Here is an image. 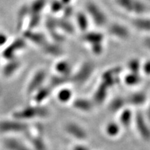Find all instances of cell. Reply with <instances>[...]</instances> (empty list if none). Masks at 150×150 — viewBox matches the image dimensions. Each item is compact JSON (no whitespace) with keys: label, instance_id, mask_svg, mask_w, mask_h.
Instances as JSON below:
<instances>
[{"label":"cell","instance_id":"cell-1","mask_svg":"<svg viewBox=\"0 0 150 150\" xmlns=\"http://www.w3.org/2000/svg\"><path fill=\"white\" fill-rule=\"evenodd\" d=\"M84 11L88 16L91 23L98 29L106 27L109 24V18L106 11L94 1H87L85 4Z\"/></svg>","mask_w":150,"mask_h":150},{"label":"cell","instance_id":"cell-2","mask_svg":"<svg viewBox=\"0 0 150 150\" xmlns=\"http://www.w3.org/2000/svg\"><path fill=\"white\" fill-rule=\"evenodd\" d=\"M49 115V110L46 108L38 106H27L15 110L11 113L13 118L27 122L35 118L45 117Z\"/></svg>","mask_w":150,"mask_h":150},{"label":"cell","instance_id":"cell-3","mask_svg":"<svg viewBox=\"0 0 150 150\" xmlns=\"http://www.w3.org/2000/svg\"><path fill=\"white\" fill-rule=\"evenodd\" d=\"M120 9L133 17L145 16L148 6L143 0H114Z\"/></svg>","mask_w":150,"mask_h":150},{"label":"cell","instance_id":"cell-4","mask_svg":"<svg viewBox=\"0 0 150 150\" xmlns=\"http://www.w3.org/2000/svg\"><path fill=\"white\" fill-rule=\"evenodd\" d=\"M28 43L23 37L19 36L9 41L8 44L2 48L0 56L5 61L17 59L19 53L22 52L27 47Z\"/></svg>","mask_w":150,"mask_h":150},{"label":"cell","instance_id":"cell-5","mask_svg":"<svg viewBox=\"0 0 150 150\" xmlns=\"http://www.w3.org/2000/svg\"><path fill=\"white\" fill-rule=\"evenodd\" d=\"M29 130V125L27 122L11 118L0 120V134H24Z\"/></svg>","mask_w":150,"mask_h":150},{"label":"cell","instance_id":"cell-6","mask_svg":"<svg viewBox=\"0 0 150 150\" xmlns=\"http://www.w3.org/2000/svg\"><path fill=\"white\" fill-rule=\"evenodd\" d=\"M95 66L93 62L84 61L71 75L70 81L76 85H83L91 79L95 72Z\"/></svg>","mask_w":150,"mask_h":150},{"label":"cell","instance_id":"cell-7","mask_svg":"<svg viewBox=\"0 0 150 150\" xmlns=\"http://www.w3.org/2000/svg\"><path fill=\"white\" fill-rule=\"evenodd\" d=\"M108 35L115 40L125 41L131 36V31L126 25L121 22H109L106 27Z\"/></svg>","mask_w":150,"mask_h":150},{"label":"cell","instance_id":"cell-8","mask_svg":"<svg viewBox=\"0 0 150 150\" xmlns=\"http://www.w3.org/2000/svg\"><path fill=\"white\" fill-rule=\"evenodd\" d=\"M47 78V72L43 69H38L35 71L27 86V93L28 95H33L37 90L43 86Z\"/></svg>","mask_w":150,"mask_h":150},{"label":"cell","instance_id":"cell-9","mask_svg":"<svg viewBox=\"0 0 150 150\" xmlns=\"http://www.w3.org/2000/svg\"><path fill=\"white\" fill-rule=\"evenodd\" d=\"M22 36L27 43H31L35 46L42 48L48 42L45 35L35 29H26L22 32Z\"/></svg>","mask_w":150,"mask_h":150},{"label":"cell","instance_id":"cell-10","mask_svg":"<svg viewBox=\"0 0 150 150\" xmlns=\"http://www.w3.org/2000/svg\"><path fill=\"white\" fill-rule=\"evenodd\" d=\"M5 63L0 69V72L4 79H11L14 76L22 67V62L17 59L5 61Z\"/></svg>","mask_w":150,"mask_h":150},{"label":"cell","instance_id":"cell-11","mask_svg":"<svg viewBox=\"0 0 150 150\" xmlns=\"http://www.w3.org/2000/svg\"><path fill=\"white\" fill-rule=\"evenodd\" d=\"M121 72L122 69L120 67H113L110 68L109 70L105 71L102 76L101 83H102L108 88L113 87L117 83L120 75L122 73Z\"/></svg>","mask_w":150,"mask_h":150},{"label":"cell","instance_id":"cell-12","mask_svg":"<svg viewBox=\"0 0 150 150\" xmlns=\"http://www.w3.org/2000/svg\"><path fill=\"white\" fill-rule=\"evenodd\" d=\"M131 25L135 30L140 33L150 34V17L140 16L133 17L131 20Z\"/></svg>","mask_w":150,"mask_h":150},{"label":"cell","instance_id":"cell-13","mask_svg":"<svg viewBox=\"0 0 150 150\" xmlns=\"http://www.w3.org/2000/svg\"><path fill=\"white\" fill-rule=\"evenodd\" d=\"M74 22L75 28L82 33L90 30V25L91 22L85 11H79L77 13H75Z\"/></svg>","mask_w":150,"mask_h":150},{"label":"cell","instance_id":"cell-14","mask_svg":"<svg viewBox=\"0 0 150 150\" xmlns=\"http://www.w3.org/2000/svg\"><path fill=\"white\" fill-rule=\"evenodd\" d=\"M30 15L29 5L23 4L20 7L16 16V29L22 32L25 29L27 22Z\"/></svg>","mask_w":150,"mask_h":150},{"label":"cell","instance_id":"cell-15","mask_svg":"<svg viewBox=\"0 0 150 150\" xmlns=\"http://www.w3.org/2000/svg\"><path fill=\"white\" fill-rule=\"evenodd\" d=\"M82 40L88 45L98 44V43H104L105 40V35L102 32L99 31H91L88 30L86 32L82 33Z\"/></svg>","mask_w":150,"mask_h":150},{"label":"cell","instance_id":"cell-16","mask_svg":"<svg viewBox=\"0 0 150 150\" xmlns=\"http://www.w3.org/2000/svg\"><path fill=\"white\" fill-rule=\"evenodd\" d=\"M2 145L6 150H32L21 140L13 136L5 138Z\"/></svg>","mask_w":150,"mask_h":150},{"label":"cell","instance_id":"cell-17","mask_svg":"<svg viewBox=\"0 0 150 150\" xmlns=\"http://www.w3.org/2000/svg\"><path fill=\"white\" fill-rule=\"evenodd\" d=\"M136 125L142 138L145 140H150V129L140 112H138L136 115Z\"/></svg>","mask_w":150,"mask_h":150},{"label":"cell","instance_id":"cell-18","mask_svg":"<svg viewBox=\"0 0 150 150\" xmlns=\"http://www.w3.org/2000/svg\"><path fill=\"white\" fill-rule=\"evenodd\" d=\"M54 70L58 75L70 77L72 74V67L68 61L61 59L58 61L54 65Z\"/></svg>","mask_w":150,"mask_h":150},{"label":"cell","instance_id":"cell-19","mask_svg":"<svg viewBox=\"0 0 150 150\" xmlns=\"http://www.w3.org/2000/svg\"><path fill=\"white\" fill-rule=\"evenodd\" d=\"M42 51L46 55L56 57V56H61L63 53V49L58 44L57 42H52L48 41L44 46L41 48Z\"/></svg>","mask_w":150,"mask_h":150},{"label":"cell","instance_id":"cell-20","mask_svg":"<svg viewBox=\"0 0 150 150\" xmlns=\"http://www.w3.org/2000/svg\"><path fill=\"white\" fill-rule=\"evenodd\" d=\"M67 132L71 136L79 140H84L87 137L85 130L76 124H68L65 127Z\"/></svg>","mask_w":150,"mask_h":150},{"label":"cell","instance_id":"cell-21","mask_svg":"<svg viewBox=\"0 0 150 150\" xmlns=\"http://www.w3.org/2000/svg\"><path fill=\"white\" fill-rule=\"evenodd\" d=\"M52 88L50 86H42L33 94V98L35 104H40L50 95Z\"/></svg>","mask_w":150,"mask_h":150},{"label":"cell","instance_id":"cell-22","mask_svg":"<svg viewBox=\"0 0 150 150\" xmlns=\"http://www.w3.org/2000/svg\"><path fill=\"white\" fill-rule=\"evenodd\" d=\"M49 0H33L29 5L30 13L42 15L43 11L48 6Z\"/></svg>","mask_w":150,"mask_h":150},{"label":"cell","instance_id":"cell-23","mask_svg":"<svg viewBox=\"0 0 150 150\" xmlns=\"http://www.w3.org/2000/svg\"><path fill=\"white\" fill-rule=\"evenodd\" d=\"M108 88L104 85L102 83H99V85L97 86V89L95 90V93L93 95V101L94 102L97 104H102L104 102L106 97L108 95Z\"/></svg>","mask_w":150,"mask_h":150},{"label":"cell","instance_id":"cell-24","mask_svg":"<svg viewBox=\"0 0 150 150\" xmlns=\"http://www.w3.org/2000/svg\"><path fill=\"white\" fill-rule=\"evenodd\" d=\"M58 29L61 30L62 32L67 33V34H73L75 31V26L69 19L64 18L62 17L61 19L56 21Z\"/></svg>","mask_w":150,"mask_h":150},{"label":"cell","instance_id":"cell-25","mask_svg":"<svg viewBox=\"0 0 150 150\" xmlns=\"http://www.w3.org/2000/svg\"><path fill=\"white\" fill-rule=\"evenodd\" d=\"M28 140L31 144L33 150H47V146L44 140L39 136H33L29 134V132L26 133Z\"/></svg>","mask_w":150,"mask_h":150},{"label":"cell","instance_id":"cell-26","mask_svg":"<svg viewBox=\"0 0 150 150\" xmlns=\"http://www.w3.org/2000/svg\"><path fill=\"white\" fill-rule=\"evenodd\" d=\"M147 97L144 93L142 92H137V93H132L127 97L126 99L127 102L130 104L135 105V106H139L145 102Z\"/></svg>","mask_w":150,"mask_h":150},{"label":"cell","instance_id":"cell-27","mask_svg":"<svg viewBox=\"0 0 150 150\" xmlns=\"http://www.w3.org/2000/svg\"><path fill=\"white\" fill-rule=\"evenodd\" d=\"M73 106L76 109L82 111H89L93 108V103L88 99L79 98L75 99L73 103Z\"/></svg>","mask_w":150,"mask_h":150},{"label":"cell","instance_id":"cell-28","mask_svg":"<svg viewBox=\"0 0 150 150\" xmlns=\"http://www.w3.org/2000/svg\"><path fill=\"white\" fill-rule=\"evenodd\" d=\"M41 20H42V15L30 13L24 30L35 29L40 25Z\"/></svg>","mask_w":150,"mask_h":150},{"label":"cell","instance_id":"cell-29","mask_svg":"<svg viewBox=\"0 0 150 150\" xmlns=\"http://www.w3.org/2000/svg\"><path fill=\"white\" fill-rule=\"evenodd\" d=\"M141 81V77L139 75V73L128 72L124 76V82L127 86H134L138 85Z\"/></svg>","mask_w":150,"mask_h":150},{"label":"cell","instance_id":"cell-30","mask_svg":"<svg viewBox=\"0 0 150 150\" xmlns=\"http://www.w3.org/2000/svg\"><path fill=\"white\" fill-rule=\"evenodd\" d=\"M142 62L137 58H132L127 61V67L129 72L140 73L141 71Z\"/></svg>","mask_w":150,"mask_h":150},{"label":"cell","instance_id":"cell-31","mask_svg":"<svg viewBox=\"0 0 150 150\" xmlns=\"http://www.w3.org/2000/svg\"><path fill=\"white\" fill-rule=\"evenodd\" d=\"M70 81V77H66V76H60V75H54L52 76L50 81V87L52 88L59 87V86H63L67 82Z\"/></svg>","mask_w":150,"mask_h":150},{"label":"cell","instance_id":"cell-32","mask_svg":"<svg viewBox=\"0 0 150 150\" xmlns=\"http://www.w3.org/2000/svg\"><path fill=\"white\" fill-rule=\"evenodd\" d=\"M51 13L54 14H61L65 5L60 0H51L49 1L48 6Z\"/></svg>","mask_w":150,"mask_h":150},{"label":"cell","instance_id":"cell-33","mask_svg":"<svg viewBox=\"0 0 150 150\" xmlns=\"http://www.w3.org/2000/svg\"><path fill=\"white\" fill-rule=\"evenodd\" d=\"M127 101L126 99L122 98L121 97H115V99H113L112 100V102L110 103L109 105V108L112 112H116L120 109H121L122 108L125 106V104H126Z\"/></svg>","mask_w":150,"mask_h":150},{"label":"cell","instance_id":"cell-34","mask_svg":"<svg viewBox=\"0 0 150 150\" xmlns=\"http://www.w3.org/2000/svg\"><path fill=\"white\" fill-rule=\"evenodd\" d=\"M132 120V113L130 110H125L122 112L120 120L124 127H128L130 125Z\"/></svg>","mask_w":150,"mask_h":150},{"label":"cell","instance_id":"cell-35","mask_svg":"<svg viewBox=\"0 0 150 150\" xmlns=\"http://www.w3.org/2000/svg\"><path fill=\"white\" fill-rule=\"evenodd\" d=\"M72 96V93L70 89L63 88L58 93V99L61 102H67L71 99Z\"/></svg>","mask_w":150,"mask_h":150},{"label":"cell","instance_id":"cell-36","mask_svg":"<svg viewBox=\"0 0 150 150\" xmlns=\"http://www.w3.org/2000/svg\"><path fill=\"white\" fill-rule=\"evenodd\" d=\"M89 48L92 53L97 56H101L104 52V43H98V44L92 45L89 46Z\"/></svg>","mask_w":150,"mask_h":150},{"label":"cell","instance_id":"cell-37","mask_svg":"<svg viewBox=\"0 0 150 150\" xmlns=\"http://www.w3.org/2000/svg\"><path fill=\"white\" fill-rule=\"evenodd\" d=\"M106 131L108 135L110 136H117L120 131V127L115 122L109 123L106 128Z\"/></svg>","mask_w":150,"mask_h":150},{"label":"cell","instance_id":"cell-38","mask_svg":"<svg viewBox=\"0 0 150 150\" xmlns=\"http://www.w3.org/2000/svg\"><path fill=\"white\" fill-rule=\"evenodd\" d=\"M74 8L72 7V5H68V6H65L64 8H63V12H62V17L64 18L69 19L70 20V18H73L74 16L75 13L74 12Z\"/></svg>","mask_w":150,"mask_h":150},{"label":"cell","instance_id":"cell-39","mask_svg":"<svg viewBox=\"0 0 150 150\" xmlns=\"http://www.w3.org/2000/svg\"><path fill=\"white\" fill-rule=\"evenodd\" d=\"M10 41L9 35L4 31H0V48H4Z\"/></svg>","mask_w":150,"mask_h":150},{"label":"cell","instance_id":"cell-40","mask_svg":"<svg viewBox=\"0 0 150 150\" xmlns=\"http://www.w3.org/2000/svg\"><path fill=\"white\" fill-rule=\"evenodd\" d=\"M141 71L147 76L150 75V59L146 60L142 63L141 66Z\"/></svg>","mask_w":150,"mask_h":150},{"label":"cell","instance_id":"cell-41","mask_svg":"<svg viewBox=\"0 0 150 150\" xmlns=\"http://www.w3.org/2000/svg\"><path fill=\"white\" fill-rule=\"evenodd\" d=\"M142 44L146 50L150 52V34H146L142 40Z\"/></svg>","mask_w":150,"mask_h":150},{"label":"cell","instance_id":"cell-42","mask_svg":"<svg viewBox=\"0 0 150 150\" xmlns=\"http://www.w3.org/2000/svg\"><path fill=\"white\" fill-rule=\"evenodd\" d=\"M73 150H89L87 147H85V146L82 145H76L74 147Z\"/></svg>","mask_w":150,"mask_h":150},{"label":"cell","instance_id":"cell-43","mask_svg":"<svg viewBox=\"0 0 150 150\" xmlns=\"http://www.w3.org/2000/svg\"><path fill=\"white\" fill-rule=\"evenodd\" d=\"M60 1H61L65 6H68L72 5V1H74V0H60Z\"/></svg>","mask_w":150,"mask_h":150},{"label":"cell","instance_id":"cell-44","mask_svg":"<svg viewBox=\"0 0 150 150\" xmlns=\"http://www.w3.org/2000/svg\"><path fill=\"white\" fill-rule=\"evenodd\" d=\"M147 115H148V118H149V120H150V106H149V110H148Z\"/></svg>","mask_w":150,"mask_h":150},{"label":"cell","instance_id":"cell-45","mask_svg":"<svg viewBox=\"0 0 150 150\" xmlns=\"http://www.w3.org/2000/svg\"><path fill=\"white\" fill-rule=\"evenodd\" d=\"M0 69H1V63H0Z\"/></svg>","mask_w":150,"mask_h":150}]
</instances>
